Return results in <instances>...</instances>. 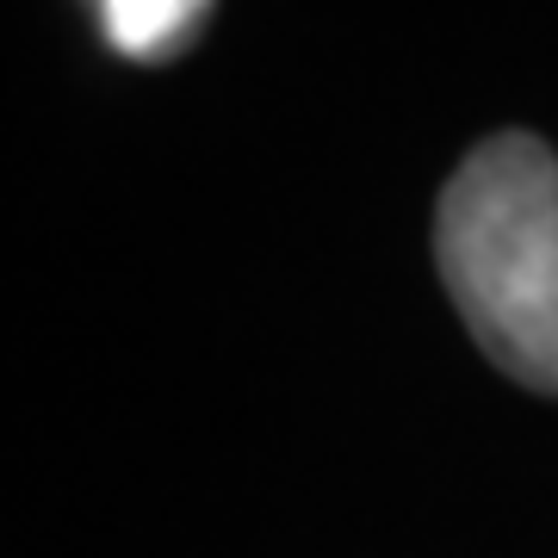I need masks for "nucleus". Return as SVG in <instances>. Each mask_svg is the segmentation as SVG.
<instances>
[{
	"mask_svg": "<svg viewBox=\"0 0 558 558\" xmlns=\"http://www.w3.org/2000/svg\"><path fill=\"white\" fill-rule=\"evenodd\" d=\"M205 7L211 0H100V25L112 50L137 62H156V57H174L186 50V38L199 32Z\"/></svg>",
	"mask_w": 558,
	"mask_h": 558,
	"instance_id": "obj_2",
	"label": "nucleus"
},
{
	"mask_svg": "<svg viewBox=\"0 0 558 558\" xmlns=\"http://www.w3.org/2000/svg\"><path fill=\"white\" fill-rule=\"evenodd\" d=\"M435 260L459 323L509 379L558 391V161L502 131L453 168L435 211Z\"/></svg>",
	"mask_w": 558,
	"mask_h": 558,
	"instance_id": "obj_1",
	"label": "nucleus"
}]
</instances>
